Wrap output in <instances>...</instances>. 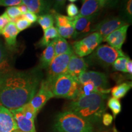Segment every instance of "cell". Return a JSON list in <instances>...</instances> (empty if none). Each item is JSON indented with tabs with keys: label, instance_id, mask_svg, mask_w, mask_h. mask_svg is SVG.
<instances>
[{
	"label": "cell",
	"instance_id": "cell-31",
	"mask_svg": "<svg viewBox=\"0 0 132 132\" xmlns=\"http://www.w3.org/2000/svg\"><path fill=\"white\" fill-rule=\"evenodd\" d=\"M15 24L16 28H17L20 32V31H22L24 30V29L28 28L29 27H30L31 26L32 23H31L29 21H28L27 20L22 17L16 20Z\"/></svg>",
	"mask_w": 132,
	"mask_h": 132
},
{
	"label": "cell",
	"instance_id": "cell-29",
	"mask_svg": "<svg viewBox=\"0 0 132 132\" xmlns=\"http://www.w3.org/2000/svg\"><path fill=\"white\" fill-rule=\"evenodd\" d=\"M5 12L9 16L10 20H16L18 18L21 16V14L20 11L18 6H12V7H8L6 9Z\"/></svg>",
	"mask_w": 132,
	"mask_h": 132
},
{
	"label": "cell",
	"instance_id": "cell-19",
	"mask_svg": "<svg viewBox=\"0 0 132 132\" xmlns=\"http://www.w3.org/2000/svg\"><path fill=\"white\" fill-rule=\"evenodd\" d=\"M14 69L7 48L0 41V75Z\"/></svg>",
	"mask_w": 132,
	"mask_h": 132
},
{
	"label": "cell",
	"instance_id": "cell-16",
	"mask_svg": "<svg viewBox=\"0 0 132 132\" xmlns=\"http://www.w3.org/2000/svg\"><path fill=\"white\" fill-rule=\"evenodd\" d=\"M10 111L15 120L19 129L23 132H37L34 125V120L26 118L20 108L10 110Z\"/></svg>",
	"mask_w": 132,
	"mask_h": 132
},
{
	"label": "cell",
	"instance_id": "cell-9",
	"mask_svg": "<svg viewBox=\"0 0 132 132\" xmlns=\"http://www.w3.org/2000/svg\"><path fill=\"white\" fill-rule=\"evenodd\" d=\"M53 97L54 96L51 90L50 84L45 80L41 81L40 87L29 102L38 113L50 99Z\"/></svg>",
	"mask_w": 132,
	"mask_h": 132
},
{
	"label": "cell",
	"instance_id": "cell-37",
	"mask_svg": "<svg viewBox=\"0 0 132 132\" xmlns=\"http://www.w3.org/2000/svg\"><path fill=\"white\" fill-rule=\"evenodd\" d=\"M102 122L103 125L106 127H109L111 125L113 120V116L110 114L107 113H104L102 115Z\"/></svg>",
	"mask_w": 132,
	"mask_h": 132
},
{
	"label": "cell",
	"instance_id": "cell-43",
	"mask_svg": "<svg viewBox=\"0 0 132 132\" xmlns=\"http://www.w3.org/2000/svg\"><path fill=\"white\" fill-rule=\"evenodd\" d=\"M68 1H70V2H71L72 3H73L74 2H76V1H77V0H68Z\"/></svg>",
	"mask_w": 132,
	"mask_h": 132
},
{
	"label": "cell",
	"instance_id": "cell-38",
	"mask_svg": "<svg viewBox=\"0 0 132 132\" xmlns=\"http://www.w3.org/2000/svg\"><path fill=\"white\" fill-rule=\"evenodd\" d=\"M65 0H54V10L56 11V10H60L62 9L65 4Z\"/></svg>",
	"mask_w": 132,
	"mask_h": 132
},
{
	"label": "cell",
	"instance_id": "cell-20",
	"mask_svg": "<svg viewBox=\"0 0 132 132\" xmlns=\"http://www.w3.org/2000/svg\"><path fill=\"white\" fill-rule=\"evenodd\" d=\"M54 57V51L53 44L52 42L46 47L45 50L43 52L42 55H41L40 57V62H39L40 68L47 69Z\"/></svg>",
	"mask_w": 132,
	"mask_h": 132
},
{
	"label": "cell",
	"instance_id": "cell-11",
	"mask_svg": "<svg viewBox=\"0 0 132 132\" xmlns=\"http://www.w3.org/2000/svg\"><path fill=\"white\" fill-rule=\"evenodd\" d=\"M94 17L89 16H80L77 15L74 17V34L73 38L74 39H79L86 37L87 35L90 34V32H93L94 26H92L93 20Z\"/></svg>",
	"mask_w": 132,
	"mask_h": 132
},
{
	"label": "cell",
	"instance_id": "cell-42",
	"mask_svg": "<svg viewBox=\"0 0 132 132\" xmlns=\"http://www.w3.org/2000/svg\"><path fill=\"white\" fill-rule=\"evenodd\" d=\"M12 132H23V131H21V130L19 129V128H17V129L15 130L14 131H13Z\"/></svg>",
	"mask_w": 132,
	"mask_h": 132
},
{
	"label": "cell",
	"instance_id": "cell-14",
	"mask_svg": "<svg viewBox=\"0 0 132 132\" xmlns=\"http://www.w3.org/2000/svg\"><path fill=\"white\" fill-rule=\"evenodd\" d=\"M17 128L16 121L10 110L0 105V132H12Z\"/></svg>",
	"mask_w": 132,
	"mask_h": 132
},
{
	"label": "cell",
	"instance_id": "cell-3",
	"mask_svg": "<svg viewBox=\"0 0 132 132\" xmlns=\"http://www.w3.org/2000/svg\"><path fill=\"white\" fill-rule=\"evenodd\" d=\"M53 128L54 132H95L92 123L70 111L57 114Z\"/></svg>",
	"mask_w": 132,
	"mask_h": 132
},
{
	"label": "cell",
	"instance_id": "cell-30",
	"mask_svg": "<svg viewBox=\"0 0 132 132\" xmlns=\"http://www.w3.org/2000/svg\"><path fill=\"white\" fill-rule=\"evenodd\" d=\"M122 10L125 16L131 20L132 17V0H123Z\"/></svg>",
	"mask_w": 132,
	"mask_h": 132
},
{
	"label": "cell",
	"instance_id": "cell-1",
	"mask_svg": "<svg viewBox=\"0 0 132 132\" xmlns=\"http://www.w3.org/2000/svg\"><path fill=\"white\" fill-rule=\"evenodd\" d=\"M41 81L42 75L37 69H12L0 75V105L9 110L20 108L31 101Z\"/></svg>",
	"mask_w": 132,
	"mask_h": 132
},
{
	"label": "cell",
	"instance_id": "cell-13",
	"mask_svg": "<svg viewBox=\"0 0 132 132\" xmlns=\"http://www.w3.org/2000/svg\"><path fill=\"white\" fill-rule=\"evenodd\" d=\"M128 27H129V24H125V25L119 28L111 33H110L104 39L103 41L106 42L110 46H111L114 48L121 50L125 39H126Z\"/></svg>",
	"mask_w": 132,
	"mask_h": 132
},
{
	"label": "cell",
	"instance_id": "cell-32",
	"mask_svg": "<svg viewBox=\"0 0 132 132\" xmlns=\"http://www.w3.org/2000/svg\"><path fill=\"white\" fill-rule=\"evenodd\" d=\"M66 11L69 17H75L79 13L78 7L74 3H70L67 5Z\"/></svg>",
	"mask_w": 132,
	"mask_h": 132
},
{
	"label": "cell",
	"instance_id": "cell-23",
	"mask_svg": "<svg viewBox=\"0 0 132 132\" xmlns=\"http://www.w3.org/2000/svg\"><path fill=\"white\" fill-rule=\"evenodd\" d=\"M131 88V82H125L120 84L118 86H116L111 89V95L113 97L117 99L123 98Z\"/></svg>",
	"mask_w": 132,
	"mask_h": 132
},
{
	"label": "cell",
	"instance_id": "cell-28",
	"mask_svg": "<svg viewBox=\"0 0 132 132\" xmlns=\"http://www.w3.org/2000/svg\"><path fill=\"white\" fill-rule=\"evenodd\" d=\"M129 57L124 56L120 57L115 61L113 63V67L115 70L119 72H122L123 73H127V72L126 65Z\"/></svg>",
	"mask_w": 132,
	"mask_h": 132
},
{
	"label": "cell",
	"instance_id": "cell-27",
	"mask_svg": "<svg viewBox=\"0 0 132 132\" xmlns=\"http://www.w3.org/2000/svg\"><path fill=\"white\" fill-rule=\"evenodd\" d=\"M58 32L59 36L64 38V39H70L73 37L74 34V24H70L63 27L56 28Z\"/></svg>",
	"mask_w": 132,
	"mask_h": 132
},
{
	"label": "cell",
	"instance_id": "cell-44",
	"mask_svg": "<svg viewBox=\"0 0 132 132\" xmlns=\"http://www.w3.org/2000/svg\"><path fill=\"white\" fill-rule=\"evenodd\" d=\"M82 1H85V0H82Z\"/></svg>",
	"mask_w": 132,
	"mask_h": 132
},
{
	"label": "cell",
	"instance_id": "cell-2",
	"mask_svg": "<svg viewBox=\"0 0 132 132\" xmlns=\"http://www.w3.org/2000/svg\"><path fill=\"white\" fill-rule=\"evenodd\" d=\"M106 94L94 92L88 95H82L69 104L68 110L84 119L92 125L98 123L106 110Z\"/></svg>",
	"mask_w": 132,
	"mask_h": 132
},
{
	"label": "cell",
	"instance_id": "cell-39",
	"mask_svg": "<svg viewBox=\"0 0 132 132\" xmlns=\"http://www.w3.org/2000/svg\"><path fill=\"white\" fill-rule=\"evenodd\" d=\"M126 69H127V72L129 74H130V75H131V74H132V61H131V59H129V60L128 61L127 63Z\"/></svg>",
	"mask_w": 132,
	"mask_h": 132
},
{
	"label": "cell",
	"instance_id": "cell-4",
	"mask_svg": "<svg viewBox=\"0 0 132 132\" xmlns=\"http://www.w3.org/2000/svg\"><path fill=\"white\" fill-rule=\"evenodd\" d=\"M48 83L54 97L69 100H74L77 98L78 82L68 74L59 75Z\"/></svg>",
	"mask_w": 132,
	"mask_h": 132
},
{
	"label": "cell",
	"instance_id": "cell-21",
	"mask_svg": "<svg viewBox=\"0 0 132 132\" xmlns=\"http://www.w3.org/2000/svg\"><path fill=\"white\" fill-rule=\"evenodd\" d=\"M54 51V56L67 53L72 50V47L69 45L65 39L58 36L53 42Z\"/></svg>",
	"mask_w": 132,
	"mask_h": 132
},
{
	"label": "cell",
	"instance_id": "cell-40",
	"mask_svg": "<svg viewBox=\"0 0 132 132\" xmlns=\"http://www.w3.org/2000/svg\"><path fill=\"white\" fill-rule=\"evenodd\" d=\"M19 7V9L20 10V11L21 15L23 14H24L25 13H26L28 11V8L26 7V6L25 5H24L23 4H21L20 5V6H18Z\"/></svg>",
	"mask_w": 132,
	"mask_h": 132
},
{
	"label": "cell",
	"instance_id": "cell-17",
	"mask_svg": "<svg viewBox=\"0 0 132 132\" xmlns=\"http://www.w3.org/2000/svg\"><path fill=\"white\" fill-rule=\"evenodd\" d=\"M19 32V31L16 28L14 21H10L7 25L5 27L1 34L4 37L6 45L9 48L11 49L15 47L16 37Z\"/></svg>",
	"mask_w": 132,
	"mask_h": 132
},
{
	"label": "cell",
	"instance_id": "cell-36",
	"mask_svg": "<svg viewBox=\"0 0 132 132\" xmlns=\"http://www.w3.org/2000/svg\"><path fill=\"white\" fill-rule=\"evenodd\" d=\"M21 16L24 19L27 20L28 21H29L31 23H35L36 21H37L38 16L34 13L29 12L28 11L27 12L25 13L24 14L21 15Z\"/></svg>",
	"mask_w": 132,
	"mask_h": 132
},
{
	"label": "cell",
	"instance_id": "cell-10",
	"mask_svg": "<svg viewBox=\"0 0 132 132\" xmlns=\"http://www.w3.org/2000/svg\"><path fill=\"white\" fill-rule=\"evenodd\" d=\"M127 24H128L127 21L120 18H108L94 26L93 32H98L104 40L110 33Z\"/></svg>",
	"mask_w": 132,
	"mask_h": 132
},
{
	"label": "cell",
	"instance_id": "cell-22",
	"mask_svg": "<svg viewBox=\"0 0 132 132\" xmlns=\"http://www.w3.org/2000/svg\"><path fill=\"white\" fill-rule=\"evenodd\" d=\"M59 36L56 28L54 26L44 31V36L39 44L40 47H47L49 44L52 43Z\"/></svg>",
	"mask_w": 132,
	"mask_h": 132
},
{
	"label": "cell",
	"instance_id": "cell-33",
	"mask_svg": "<svg viewBox=\"0 0 132 132\" xmlns=\"http://www.w3.org/2000/svg\"><path fill=\"white\" fill-rule=\"evenodd\" d=\"M10 21H11V20L6 12L3 13L2 15H0V34H1L5 27L7 25Z\"/></svg>",
	"mask_w": 132,
	"mask_h": 132
},
{
	"label": "cell",
	"instance_id": "cell-6",
	"mask_svg": "<svg viewBox=\"0 0 132 132\" xmlns=\"http://www.w3.org/2000/svg\"><path fill=\"white\" fill-rule=\"evenodd\" d=\"M103 38L98 32L89 34L83 39L73 44L72 49L74 53L80 57H85L91 54L94 50L103 42Z\"/></svg>",
	"mask_w": 132,
	"mask_h": 132
},
{
	"label": "cell",
	"instance_id": "cell-26",
	"mask_svg": "<svg viewBox=\"0 0 132 132\" xmlns=\"http://www.w3.org/2000/svg\"><path fill=\"white\" fill-rule=\"evenodd\" d=\"M20 108L26 118L31 120H34L37 113L35 109L34 108L30 102L24 104V105L20 107Z\"/></svg>",
	"mask_w": 132,
	"mask_h": 132
},
{
	"label": "cell",
	"instance_id": "cell-12",
	"mask_svg": "<svg viewBox=\"0 0 132 132\" xmlns=\"http://www.w3.org/2000/svg\"><path fill=\"white\" fill-rule=\"evenodd\" d=\"M88 64L85 59L73 53L69 61L66 73L77 81L81 74L86 71Z\"/></svg>",
	"mask_w": 132,
	"mask_h": 132
},
{
	"label": "cell",
	"instance_id": "cell-15",
	"mask_svg": "<svg viewBox=\"0 0 132 132\" xmlns=\"http://www.w3.org/2000/svg\"><path fill=\"white\" fill-rule=\"evenodd\" d=\"M21 2L26 6L28 11L39 15L48 14L52 11L50 0H21Z\"/></svg>",
	"mask_w": 132,
	"mask_h": 132
},
{
	"label": "cell",
	"instance_id": "cell-8",
	"mask_svg": "<svg viewBox=\"0 0 132 132\" xmlns=\"http://www.w3.org/2000/svg\"><path fill=\"white\" fill-rule=\"evenodd\" d=\"M73 53L72 49L66 53L54 56L47 69V78L46 79L47 81L50 82L59 75L66 73L69 62Z\"/></svg>",
	"mask_w": 132,
	"mask_h": 132
},
{
	"label": "cell",
	"instance_id": "cell-25",
	"mask_svg": "<svg viewBox=\"0 0 132 132\" xmlns=\"http://www.w3.org/2000/svg\"><path fill=\"white\" fill-rule=\"evenodd\" d=\"M107 106L111 110L112 113L113 114V117L114 118L121 111V103L119 99L116 98L114 97H111V98H109L108 101L107 102Z\"/></svg>",
	"mask_w": 132,
	"mask_h": 132
},
{
	"label": "cell",
	"instance_id": "cell-18",
	"mask_svg": "<svg viewBox=\"0 0 132 132\" xmlns=\"http://www.w3.org/2000/svg\"><path fill=\"white\" fill-rule=\"evenodd\" d=\"M101 8L97 0H85L78 15L85 17H95Z\"/></svg>",
	"mask_w": 132,
	"mask_h": 132
},
{
	"label": "cell",
	"instance_id": "cell-7",
	"mask_svg": "<svg viewBox=\"0 0 132 132\" xmlns=\"http://www.w3.org/2000/svg\"><path fill=\"white\" fill-rule=\"evenodd\" d=\"M77 81L78 85H81L86 82H92L98 89L100 93L107 94L111 91V89H108L109 82L108 78L105 73L102 72L86 71L79 76Z\"/></svg>",
	"mask_w": 132,
	"mask_h": 132
},
{
	"label": "cell",
	"instance_id": "cell-24",
	"mask_svg": "<svg viewBox=\"0 0 132 132\" xmlns=\"http://www.w3.org/2000/svg\"><path fill=\"white\" fill-rule=\"evenodd\" d=\"M37 22L44 31L53 26L54 23L53 16L51 13L40 15L38 16Z\"/></svg>",
	"mask_w": 132,
	"mask_h": 132
},
{
	"label": "cell",
	"instance_id": "cell-34",
	"mask_svg": "<svg viewBox=\"0 0 132 132\" xmlns=\"http://www.w3.org/2000/svg\"><path fill=\"white\" fill-rule=\"evenodd\" d=\"M21 4V0H0V6L12 7L20 6Z\"/></svg>",
	"mask_w": 132,
	"mask_h": 132
},
{
	"label": "cell",
	"instance_id": "cell-5",
	"mask_svg": "<svg viewBox=\"0 0 132 132\" xmlns=\"http://www.w3.org/2000/svg\"><path fill=\"white\" fill-rule=\"evenodd\" d=\"M125 54L122 50H117L108 45H98L87 57L86 62L90 65H99L108 67L117 59L124 57Z\"/></svg>",
	"mask_w": 132,
	"mask_h": 132
},
{
	"label": "cell",
	"instance_id": "cell-41",
	"mask_svg": "<svg viewBox=\"0 0 132 132\" xmlns=\"http://www.w3.org/2000/svg\"><path fill=\"white\" fill-rule=\"evenodd\" d=\"M99 132H119L116 128L115 127H113L111 128H108V129H103Z\"/></svg>",
	"mask_w": 132,
	"mask_h": 132
},
{
	"label": "cell",
	"instance_id": "cell-35",
	"mask_svg": "<svg viewBox=\"0 0 132 132\" xmlns=\"http://www.w3.org/2000/svg\"><path fill=\"white\" fill-rule=\"evenodd\" d=\"M101 7H113L118 3L119 0H97Z\"/></svg>",
	"mask_w": 132,
	"mask_h": 132
}]
</instances>
